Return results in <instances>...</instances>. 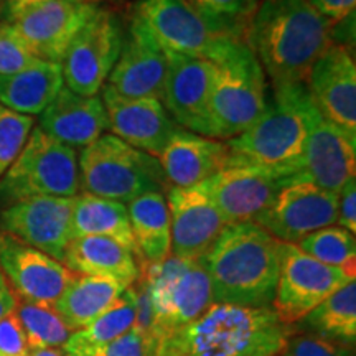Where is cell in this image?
Masks as SVG:
<instances>
[{
	"label": "cell",
	"mask_w": 356,
	"mask_h": 356,
	"mask_svg": "<svg viewBox=\"0 0 356 356\" xmlns=\"http://www.w3.org/2000/svg\"><path fill=\"white\" fill-rule=\"evenodd\" d=\"M246 43L273 84H307L315 61L333 43L332 22L307 0H259Z\"/></svg>",
	"instance_id": "1"
},
{
	"label": "cell",
	"mask_w": 356,
	"mask_h": 356,
	"mask_svg": "<svg viewBox=\"0 0 356 356\" xmlns=\"http://www.w3.org/2000/svg\"><path fill=\"white\" fill-rule=\"evenodd\" d=\"M280 241L256 222L226 225L202 259L213 304L264 309L274 300Z\"/></svg>",
	"instance_id": "2"
},
{
	"label": "cell",
	"mask_w": 356,
	"mask_h": 356,
	"mask_svg": "<svg viewBox=\"0 0 356 356\" xmlns=\"http://www.w3.org/2000/svg\"><path fill=\"white\" fill-rule=\"evenodd\" d=\"M291 327L270 307L211 304L202 317L159 340V356H280Z\"/></svg>",
	"instance_id": "3"
},
{
	"label": "cell",
	"mask_w": 356,
	"mask_h": 356,
	"mask_svg": "<svg viewBox=\"0 0 356 356\" xmlns=\"http://www.w3.org/2000/svg\"><path fill=\"white\" fill-rule=\"evenodd\" d=\"M320 113L305 83L273 84L264 113L248 131L226 140L231 165L251 163L275 170L302 172L307 137Z\"/></svg>",
	"instance_id": "4"
},
{
	"label": "cell",
	"mask_w": 356,
	"mask_h": 356,
	"mask_svg": "<svg viewBox=\"0 0 356 356\" xmlns=\"http://www.w3.org/2000/svg\"><path fill=\"white\" fill-rule=\"evenodd\" d=\"M216 65L210 101L208 137L229 140L261 118L267 106V76L254 51L241 37L226 40Z\"/></svg>",
	"instance_id": "5"
},
{
	"label": "cell",
	"mask_w": 356,
	"mask_h": 356,
	"mask_svg": "<svg viewBox=\"0 0 356 356\" xmlns=\"http://www.w3.org/2000/svg\"><path fill=\"white\" fill-rule=\"evenodd\" d=\"M79 190L99 198L129 203L145 193L170 188L159 159L113 134L84 147L78 160Z\"/></svg>",
	"instance_id": "6"
},
{
	"label": "cell",
	"mask_w": 356,
	"mask_h": 356,
	"mask_svg": "<svg viewBox=\"0 0 356 356\" xmlns=\"http://www.w3.org/2000/svg\"><path fill=\"white\" fill-rule=\"evenodd\" d=\"M139 279L152 299V335L157 340L202 317L213 304L210 277L200 261L170 254L155 264L139 262Z\"/></svg>",
	"instance_id": "7"
},
{
	"label": "cell",
	"mask_w": 356,
	"mask_h": 356,
	"mask_svg": "<svg viewBox=\"0 0 356 356\" xmlns=\"http://www.w3.org/2000/svg\"><path fill=\"white\" fill-rule=\"evenodd\" d=\"M79 193L78 155L42 129L32 136L0 178V197L19 202L33 197L74 198Z\"/></svg>",
	"instance_id": "8"
},
{
	"label": "cell",
	"mask_w": 356,
	"mask_h": 356,
	"mask_svg": "<svg viewBox=\"0 0 356 356\" xmlns=\"http://www.w3.org/2000/svg\"><path fill=\"white\" fill-rule=\"evenodd\" d=\"M351 280L355 274L348 270L314 259L297 244L280 243L279 277L270 309L280 322L292 327Z\"/></svg>",
	"instance_id": "9"
},
{
	"label": "cell",
	"mask_w": 356,
	"mask_h": 356,
	"mask_svg": "<svg viewBox=\"0 0 356 356\" xmlns=\"http://www.w3.org/2000/svg\"><path fill=\"white\" fill-rule=\"evenodd\" d=\"M131 20L137 22L167 53L213 61L233 38L213 30L185 0H137Z\"/></svg>",
	"instance_id": "10"
},
{
	"label": "cell",
	"mask_w": 356,
	"mask_h": 356,
	"mask_svg": "<svg viewBox=\"0 0 356 356\" xmlns=\"http://www.w3.org/2000/svg\"><path fill=\"white\" fill-rule=\"evenodd\" d=\"M124 35L121 20L99 7L61 60L65 86L81 96L99 95L121 55Z\"/></svg>",
	"instance_id": "11"
},
{
	"label": "cell",
	"mask_w": 356,
	"mask_h": 356,
	"mask_svg": "<svg viewBox=\"0 0 356 356\" xmlns=\"http://www.w3.org/2000/svg\"><path fill=\"white\" fill-rule=\"evenodd\" d=\"M338 195L320 188L304 172L289 180L254 221L280 243L297 244L315 231L333 226Z\"/></svg>",
	"instance_id": "12"
},
{
	"label": "cell",
	"mask_w": 356,
	"mask_h": 356,
	"mask_svg": "<svg viewBox=\"0 0 356 356\" xmlns=\"http://www.w3.org/2000/svg\"><path fill=\"white\" fill-rule=\"evenodd\" d=\"M297 173L251 163H234L204 180L200 186L210 197L226 225L254 222L274 202L279 190Z\"/></svg>",
	"instance_id": "13"
},
{
	"label": "cell",
	"mask_w": 356,
	"mask_h": 356,
	"mask_svg": "<svg viewBox=\"0 0 356 356\" xmlns=\"http://www.w3.org/2000/svg\"><path fill=\"white\" fill-rule=\"evenodd\" d=\"M97 10L95 0H48L10 25L38 60L60 65L71 42Z\"/></svg>",
	"instance_id": "14"
},
{
	"label": "cell",
	"mask_w": 356,
	"mask_h": 356,
	"mask_svg": "<svg viewBox=\"0 0 356 356\" xmlns=\"http://www.w3.org/2000/svg\"><path fill=\"white\" fill-rule=\"evenodd\" d=\"M167 53V51H165ZM168 70L162 104L178 127L207 136L216 65L210 60L167 53Z\"/></svg>",
	"instance_id": "15"
},
{
	"label": "cell",
	"mask_w": 356,
	"mask_h": 356,
	"mask_svg": "<svg viewBox=\"0 0 356 356\" xmlns=\"http://www.w3.org/2000/svg\"><path fill=\"white\" fill-rule=\"evenodd\" d=\"M73 204L74 198L60 197L19 200L2 213L0 222L6 233L61 262L73 239Z\"/></svg>",
	"instance_id": "16"
},
{
	"label": "cell",
	"mask_w": 356,
	"mask_h": 356,
	"mask_svg": "<svg viewBox=\"0 0 356 356\" xmlns=\"http://www.w3.org/2000/svg\"><path fill=\"white\" fill-rule=\"evenodd\" d=\"M0 270L22 300L50 305L60 299L76 275L63 262L8 233L0 234Z\"/></svg>",
	"instance_id": "17"
},
{
	"label": "cell",
	"mask_w": 356,
	"mask_h": 356,
	"mask_svg": "<svg viewBox=\"0 0 356 356\" xmlns=\"http://www.w3.org/2000/svg\"><path fill=\"white\" fill-rule=\"evenodd\" d=\"M170 213L172 256L198 261L226 228L220 211L200 185L167 190Z\"/></svg>",
	"instance_id": "18"
},
{
	"label": "cell",
	"mask_w": 356,
	"mask_h": 356,
	"mask_svg": "<svg viewBox=\"0 0 356 356\" xmlns=\"http://www.w3.org/2000/svg\"><path fill=\"white\" fill-rule=\"evenodd\" d=\"M167 70V53L137 22L131 20L127 35H124L121 55L104 86L122 97H150L162 102Z\"/></svg>",
	"instance_id": "19"
},
{
	"label": "cell",
	"mask_w": 356,
	"mask_h": 356,
	"mask_svg": "<svg viewBox=\"0 0 356 356\" xmlns=\"http://www.w3.org/2000/svg\"><path fill=\"white\" fill-rule=\"evenodd\" d=\"M307 86L322 118L356 136V65L348 48L332 43L315 61Z\"/></svg>",
	"instance_id": "20"
},
{
	"label": "cell",
	"mask_w": 356,
	"mask_h": 356,
	"mask_svg": "<svg viewBox=\"0 0 356 356\" xmlns=\"http://www.w3.org/2000/svg\"><path fill=\"white\" fill-rule=\"evenodd\" d=\"M101 91L111 134L159 159L163 147L178 129L162 102L150 97H122L108 86Z\"/></svg>",
	"instance_id": "21"
},
{
	"label": "cell",
	"mask_w": 356,
	"mask_h": 356,
	"mask_svg": "<svg viewBox=\"0 0 356 356\" xmlns=\"http://www.w3.org/2000/svg\"><path fill=\"white\" fill-rule=\"evenodd\" d=\"M302 172L320 188L338 195L355 178L356 136L318 114L307 137Z\"/></svg>",
	"instance_id": "22"
},
{
	"label": "cell",
	"mask_w": 356,
	"mask_h": 356,
	"mask_svg": "<svg viewBox=\"0 0 356 356\" xmlns=\"http://www.w3.org/2000/svg\"><path fill=\"white\" fill-rule=\"evenodd\" d=\"M159 162L170 186L186 188L229 167L231 152L225 140L178 127L159 155Z\"/></svg>",
	"instance_id": "23"
},
{
	"label": "cell",
	"mask_w": 356,
	"mask_h": 356,
	"mask_svg": "<svg viewBox=\"0 0 356 356\" xmlns=\"http://www.w3.org/2000/svg\"><path fill=\"white\" fill-rule=\"evenodd\" d=\"M108 127V114L99 96L76 95L66 86L40 115V129L71 149L92 144Z\"/></svg>",
	"instance_id": "24"
},
{
	"label": "cell",
	"mask_w": 356,
	"mask_h": 356,
	"mask_svg": "<svg viewBox=\"0 0 356 356\" xmlns=\"http://www.w3.org/2000/svg\"><path fill=\"white\" fill-rule=\"evenodd\" d=\"M71 273L115 280L124 289L132 287L140 277L137 257L127 248L102 236L71 239L63 256Z\"/></svg>",
	"instance_id": "25"
},
{
	"label": "cell",
	"mask_w": 356,
	"mask_h": 356,
	"mask_svg": "<svg viewBox=\"0 0 356 356\" xmlns=\"http://www.w3.org/2000/svg\"><path fill=\"white\" fill-rule=\"evenodd\" d=\"M63 86L61 66L38 60L17 73L0 74V104L19 114H42Z\"/></svg>",
	"instance_id": "26"
},
{
	"label": "cell",
	"mask_w": 356,
	"mask_h": 356,
	"mask_svg": "<svg viewBox=\"0 0 356 356\" xmlns=\"http://www.w3.org/2000/svg\"><path fill=\"white\" fill-rule=\"evenodd\" d=\"M129 221L136 239L137 259L147 264L165 261L172 254L170 213L163 193H145L127 203Z\"/></svg>",
	"instance_id": "27"
},
{
	"label": "cell",
	"mask_w": 356,
	"mask_h": 356,
	"mask_svg": "<svg viewBox=\"0 0 356 356\" xmlns=\"http://www.w3.org/2000/svg\"><path fill=\"white\" fill-rule=\"evenodd\" d=\"M71 233H73V239L83 238V236L109 238L127 248L136 257L139 256L126 203L88 193L74 197Z\"/></svg>",
	"instance_id": "28"
},
{
	"label": "cell",
	"mask_w": 356,
	"mask_h": 356,
	"mask_svg": "<svg viewBox=\"0 0 356 356\" xmlns=\"http://www.w3.org/2000/svg\"><path fill=\"white\" fill-rule=\"evenodd\" d=\"M124 291L115 280L76 274L53 307L71 330L76 332L108 310Z\"/></svg>",
	"instance_id": "29"
},
{
	"label": "cell",
	"mask_w": 356,
	"mask_h": 356,
	"mask_svg": "<svg viewBox=\"0 0 356 356\" xmlns=\"http://www.w3.org/2000/svg\"><path fill=\"white\" fill-rule=\"evenodd\" d=\"M136 325V289L127 287L118 300L91 323L71 333L63 345L66 356H91Z\"/></svg>",
	"instance_id": "30"
},
{
	"label": "cell",
	"mask_w": 356,
	"mask_h": 356,
	"mask_svg": "<svg viewBox=\"0 0 356 356\" xmlns=\"http://www.w3.org/2000/svg\"><path fill=\"white\" fill-rule=\"evenodd\" d=\"M305 333L330 340L346 348L356 341V282L351 280L300 320Z\"/></svg>",
	"instance_id": "31"
},
{
	"label": "cell",
	"mask_w": 356,
	"mask_h": 356,
	"mask_svg": "<svg viewBox=\"0 0 356 356\" xmlns=\"http://www.w3.org/2000/svg\"><path fill=\"white\" fill-rule=\"evenodd\" d=\"M15 312L24 325L30 350L63 348L73 333L50 304L22 300L17 302Z\"/></svg>",
	"instance_id": "32"
},
{
	"label": "cell",
	"mask_w": 356,
	"mask_h": 356,
	"mask_svg": "<svg viewBox=\"0 0 356 356\" xmlns=\"http://www.w3.org/2000/svg\"><path fill=\"white\" fill-rule=\"evenodd\" d=\"M297 248L314 259L327 266L340 267L355 274L356 270V241L355 234L340 226H327L310 233L297 243Z\"/></svg>",
	"instance_id": "33"
},
{
	"label": "cell",
	"mask_w": 356,
	"mask_h": 356,
	"mask_svg": "<svg viewBox=\"0 0 356 356\" xmlns=\"http://www.w3.org/2000/svg\"><path fill=\"white\" fill-rule=\"evenodd\" d=\"M213 30L231 37H241L257 0H185Z\"/></svg>",
	"instance_id": "34"
},
{
	"label": "cell",
	"mask_w": 356,
	"mask_h": 356,
	"mask_svg": "<svg viewBox=\"0 0 356 356\" xmlns=\"http://www.w3.org/2000/svg\"><path fill=\"white\" fill-rule=\"evenodd\" d=\"M32 129V115L19 114L0 104V178L19 157Z\"/></svg>",
	"instance_id": "35"
},
{
	"label": "cell",
	"mask_w": 356,
	"mask_h": 356,
	"mask_svg": "<svg viewBox=\"0 0 356 356\" xmlns=\"http://www.w3.org/2000/svg\"><path fill=\"white\" fill-rule=\"evenodd\" d=\"M91 356H159V340L139 327H134Z\"/></svg>",
	"instance_id": "36"
},
{
	"label": "cell",
	"mask_w": 356,
	"mask_h": 356,
	"mask_svg": "<svg viewBox=\"0 0 356 356\" xmlns=\"http://www.w3.org/2000/svg\"><path fill=\"white\" fill-rule=\"evenodd\" d=\"M38 58L13 32L10 24H0V74H12L35 65Z\"/></svg>",
	"instance_id": "37"
},
{
	"label": "cell",
	"mask_w": 356,
	"mask_h": 356,
	"mask_svg": "<svg viewBox=\"0 0 356 356\" xmlns=\"http://www.w3.org/2000/svg\"><path fill=\"white\" fill-rule=\"evenodd\" d=\"M284 355L287 356H355L346 346L333 343L312 333L291 335L287 340Z\"/></svg>",
	"instance_id": "38"
},
{
	"label": "cell",
	"mask_w": 356,
	"mask_h": 356,
	"mask_svg": "<svg viewBox=\"0 0 356 356\" xmlns=\"http://www.w3.org/2000/svg\"><path fill=\"white\" fill-rule=\"evenodd\" d=\"M26 335L17 312L0 320V356H29Z\"/></svg>",
	"instance_id": "39"
},
{
	"label": "cell",
	"mask_w": 356,
	"mask_h": 356,
	"mask_svg": "<svg viewBox=\"0 0 356 356\" xmlns=\"http://www.w3.org/2000/svg\"><path fill=\"white\" fill-rule=\"evenodd\" d=\"M337 222L340 228L356 233V181L350 180L338 193Z\"/></svg>",
	"instance_id": "40"
},
{
	"label": "cell",
	"mask_w": 356,
	"mask_h": 356,
	"mask_svg": "<svg viewBox=\"0 0 356 356\" xmlns=\"http://www.w3.org/2000/svg\"><path fill=\"white\" fill-rule=\"evenodd\" d=\"M307 2L333 24L353 15L356 0H307Z\"/></svg>",
	"instance_id": "41"
},
{
	"label": "cell",
	"mask_w": 356,
	"mask_h": 356,
	"mask_svg": "<svg viewBox=\"0 0 356 356\" xmlns=\"http://www.w3.org/2000/svg\"><path fill=\"white\" fill-rule=\"evenodd\" d=\"M17 296L15 292L12 291L10 284L7 282L6 275L0 270V320H2L6 315L12 314L17 309Z\"/></svg>",
	"instance_id": "42"
},
{
	"label": "cell",
	"mask_w": 356,
	"mask_h": 356,
	"mask_svg": "<svg viewBox=\"0 0 356 356\" xmlns=\"http://www.w3.org/2000/svg\"><path fill=\"white\" fill-rule=\"evenodd\" d=\"M48 2V0H6V15L8 22H13L15 19H19L22 13H25L30 8L40 6V3Z\"/></svg>",
	"instance_id": "43"
},
{
	"label": "cell",
	"mask_w": 356,
	"mask_h": 356,
	"mask_svg": "<svg viewBox=\"0 0 356 356\" xmlns=\"http://www.w3.org/2000/svg\"><path fill=\"white\" fill-rule=\"evenodd\" d=\"M29 356H66V355L61 348H40V350H32V353Z\"/></svg>",
	"instance_id": "44"
},
{
	"label": "cell",
	"mask_w": 356,
	"mask_h": 356,
	"mask_svg": "<svg viewBox=\"0 0 356 356\" xmlns=\"http://www.w3.org/2000/svg\"><path fill=\"white\" fill-rule=\"evenodd\" d=\"M280 356H287V355H284V353H282V355H280Z\"/></svg>",
	"instance_id": "45"
}]
</instances>
